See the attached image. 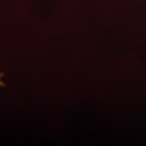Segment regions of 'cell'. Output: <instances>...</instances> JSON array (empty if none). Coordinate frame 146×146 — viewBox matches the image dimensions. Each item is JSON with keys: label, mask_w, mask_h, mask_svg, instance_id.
<instances>
[{"label": "cell", "mask_w": 146, "mask_h": 146, "mask_svg": "<svg viewBox=\"0 0 146 146\" xmlns=\"http://www.w3.org/2000/svg\"><path fill=\"white\" fill-rule=\"evenodd\" d=\"M4 74L3 73H0V78H1L2 77H3V76H4ZM5 86V84L4 83H3V82H2L1 81V80H0V86H2V87H4V86Z\"/></svg>", "instance_id": "obj_1"}]
</instances>
